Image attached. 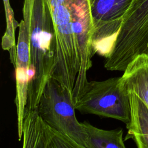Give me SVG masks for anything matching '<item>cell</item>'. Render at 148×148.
<instances>
[{"instance_id": "8992f818", "label": "cell", "mask_w": 148, "mask_h": 148, "mask_svg": "<svg viewBox=\"0 0 148 148\" xmlns=\"http://www.w3.org/2000/svg\"><path fill=\"white\" fill-rule=\"evenodd\" d=\"M22 133L23 148H80L74 141L50 125L37 108L24 113Z\"/></svg>"}, {"instance_id": "5b68a950", "label": "cell", "mask_w": 148, "mask_h": 148, "mask_svg": "<svg viewBox=\"0 0 148 148\" xmlns=\"http://www.w3.org/2000/svg\"><path fill=\"white\" fill-rule=\"evenodd\" d=\"M72 28L77 50L79 70L72 93L73 105L82 94L88 82L87 72L92 66V39L94 24L90 12L89 0H71Z\"/></svg>"}, {"instance_id": "6da1fadb", "label": "cell", "mask_w": 148, "mask_h": 148, "mask_svg": "<svg viewBox=\"0 0 148 148\" xmlns=\"http://www.w3.org/2000/svg\"><path fill=\"white\" fill-rule=\"evenodd\" d=\"M23 21L29 49V81L24 113L38 108L53 75L56 46L53 21L47 0H24Z\"/></svg>"}, {"instance_id": "277c9868", "label": "cell", "mask_w": 148, "mask_h": 148, "mask_svg": "<svg viewBox=\"0 0 148 148\" xmlns=\"http://www.w3.org/2000/svg\"><path fill=\"white\" fill-rule=\"evenodd\" d=\"M120 77L102 81H90L74 105L83 114L112 118L126 124L130 120L128 94L120 87Z\"/></svg>"}, {"instance_id": "3957f363", "label": "cell", "mask_w": 148, "mask_h": 148, "mask_svg": "<svg viewBox=\"0 0 148 148\" xmlns=\"http://www.w3.org/2000/svg\"><path fill=\"white\" fill-rule=\"evenodd\" d=\"M37 109L53 128L74 141L80 148H87V135L76 119L71 95L55 79L51 77L47 82Z\"/></svg>"}, {"instance_id": "7c38bea8", "label": "cell", "mask_w": 148, "mask_h": 148, "mask_svg": "<svg viewBox=\"0 0 148 148\" xmlns=\"http://www.w3.org/2000/svg\"><path fill=\"white\" fill-rule=\"evenodd\" d=\"M6 21V31L2 38V47L9 51L11 63L15 66L16 61V46L14 34L19 23L15 20L14 12L11 8L9 0H3Z\"/></svg>"}, {"instance_id": "7a4b0ae2", "label": "cell", "mask_w": 148, "mask_h": 148, "mask_svg": "<svg viewBox=\"0 0 148 148\" xmlns=\"http://www.w3.org/2000/svg\"><path fill=\"white\" fill-rule=\"evenodd\" d=\"M142 54H148V0H133L123 17L113 49L105 59L106 70L124 71Z\"/></svg>"}, {"instance_id": "ba28073f", "label": "cell", "mask_w": 148, "mask_h": 148, "mask_svg": "<svg viewBox=\"0 0 148 148\" xmlns=\"http://www.w3.org/2000/svg\"><path fill=\"white\" fill-rule=\"evenodd\" d=\"M120 84L127 93H134L148 106V54H140L129 63Z\"/></svg>"}, {"instance_id": "52a82bcc", "label": "cell", "mask_w": 148, "mask_h": 148, "mask_svg": "<svg viewBox=\"0 0 148 148\" xmlns=\"http://www.w3.org/2000/svg\"><path fill=\"white\" fill-rule=\"evenodd\" d=\"M18 28L19 32L16 45V61L14 67L16 87L14 103L17 109L18 140H21L23 136V122L29 81L30 58L28 38L25 26L21 20L19 23Z\"/></svg>"}, {"instance_id": "30bf717a", "label": "cell", "mask_w": 148, "mask_h": 148, "mask_svg": "<svg viewBox=\"0 0 148 148\" xmlns=\"http://www.w3.org/2000/svg\"><path fill=\"white\" fill-rule=\"evenodd\" d=\"M133 0H89L94 27L123 18Z\"/></svg>"}, {"instance_id": "9c48e42d", "label": "cell", "mask_w": 148, "mask_h": 148, "mask_svg": "<svg viewBox=\"0 0 148 148\" xmlns=\"http://www.w3.org/2000/svg\"><path fill=\"white\" fill-rule=\"evenodd\" d=\"M130 105V120L124 140L132 139L138 148H148V106L134 93L127 92Z\"/></svg>"}, {"instance_id": "8fae6325", "label": "cell", "mask_w": 148, "mask_h": 148, "mask_svg": "<svg viewBox=\"0 0 148 148\" xmlns=\"http://www.w3.org/2000/svg\"><path fill=\"white\" fill-rule=\"evenodd\" d=\"M87 135V148H125L122 129L105 130L88 122L81 123Z\"/></svg>"}]
</instances>
